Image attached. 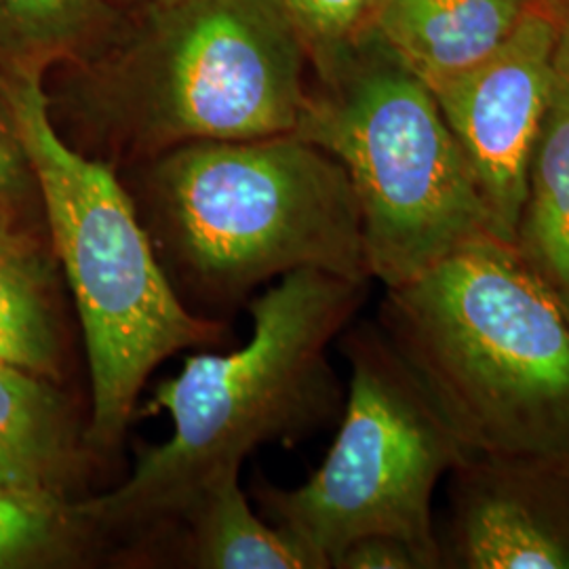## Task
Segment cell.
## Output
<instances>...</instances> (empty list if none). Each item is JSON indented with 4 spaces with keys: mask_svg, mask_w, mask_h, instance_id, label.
Here are the masks:
<instances>
[{
    "mask_svg": "<svg viewBox=\"0 0 569 569\" xmlns=\"http://www.w3.org/2000/svg\"><path fill=\"white\" fill-rule=\"evenodd\" d=\"M98 540L60 491L0 486V569L74 557Z\"/></svg>",
    "mask_w": 569,
    "mask_h": 569,
    "instance_id": "16",
    "label": "cell"
},
{
    "mask_svg": "<svg viewBox=\"0 0 569 569\" xmlns=\"http://www.w3.org/2000/svg\"><path fill=\"white\" fill-rule=\"evenodd\" d=\"M317 68L293 136L345 167L371 279L397 287L496 239L435 96L373 28Z\"/></svg>",
    "mask_w": 569,
    "mask_h": 569,
    "instance_id": "5",
    "label": "cell"
},
{
    "mask_svg": "<svg viewBox=\"0 0 569 569\" xmlns=\"http://www.w3.org/2000/svg\"><path fill=\"white\" fill-rule=\"evenodd\" d=\"M315 63L333 58L373 28L380 0H277Z\"/></svg>",
    "mask_w": 569,
    "mask_h": 569,
    "instance_id": "17",
    "label": "cell"
},
{
    "mask_svg": "<svg viewBox=\"0 0 569 569\" xmlns=\"http://www.w3.org/2000/svg\"><path fill=\"white\" fill-rule=\"evenodd\" d=\"M557 37L559 20L536 2L488 60L428 87L502 243L512 244L529 163L557 82Z\"/></svg>",
    "mask_w": 569,
    "mask_h": 569,
    "instance_id": "8",
    "label": "cell"
},
{
    "mask_svg": "<svg viewBox=\"0 0 569 569\" xmlns=\"http://www.w3.org/2000/svg\"><path fill=\"white\" fill-rule=\"evenodd\" d=\"M63 342L53 272L28 232L0 237V366L56 380Z\"/></svg>",
    "mask_w": 569,
    "mask_h": 569,
    "instance_id": "14",
    "label": "cell"
},
{
    "mask_svg": "<svg viewBox=\"0 0 569 569\" xmlns=\"http://www.w3.org/2000/svg\"><path fill=\"white\" fill-rule=\"evenodd\" d=\"M39 190L16 129L9 102L0 89V237L28 232L23 220Z\"/></svg>",
    "mask_w": 569,
    "mask_h": 569,
    "instance_id": "18",
    "label": "cell"
},
{
    "mask_svg": "<svg viewBox=\"0 0 569 569\" xmlns=\"http://www.w3.org/2000/svg\"><path fill=\"white\" fill-rule=\"evenodd\" d=\"M306 47L277 0H163L96 100L110 138L138 152L296 131Z\"/></svg>",
    "mask_w": 569,
    "mask_h": 569,
    "instance_id": "6",
    "label": "cell"
},
{
    "mask_svg": "<svg viewBox=\"0 0 569 569\" xmlns=\"http://www.w3.org/2000/svg\"><path fill=\"white\" fill-rule=\"evenodd\" d=\"M110 18L106 0H0V77L77 58Z\"/></svg>",
    "mask_w": 569,
    "mask_h": 569,
    "instance_id": "15",
    "label": "cell"
},
{
    "mask_svg": "<svg viewBox=\"0 0 569 569\" xmlns=\"http://www.w3.org/2000/svg\"><path fill=\"white\" fill-rule=\"evenodd\" d=\"M555 68H557V74L569 84V11L563 20H559Z\"/></svg>",
    "mask_w": 569,
    "mask_h": 569,
    "instance_id": "20",
    "label": "cell"
},
{
    "mask_svg": "<svg viewBox=\"0 0 569 569\" xmlns=\"http://www.w3.org/2000/svg\"><path fill=\"white\" fill-rule=\"evenodd\" d=\"M382 331L467 458L569 468V312L496 239L388 287Z\"/></svg>",
    "mask_w": 569,
    "mask_h": 569,
    "instance_id": "1",
    "label": "cell"
},
{
    "mask_svg": "<svg viewBox=\"0 0 569 569\" xmlns=\"http://www.w3.org/2000/svg\"><path fill=\"white\" fill-rule=\"evenodd\" d=\"M367 281L293 270L251 305L247 345L188 357L159 385L148 409L171 418V435L138 451L129 479L77 502L106 538L182 519L211 477L241 467L268 441H289L323 422L338 403L327 348L363 302Z\"/></svg>",
    "mask_w": 569,
    "mask_h": 569,
    "instance_id": "2",
    "label": "cell"
},
{
    "mask_svg": "<svg viewBox=\"0 0 569 569\" xmlns=\"http://www.w3.org/2000/svg\"><path fill=\"white\" fill-rule=\"evenodd\" d=\"M512 251L569 312V84L557 74L529 163Z\"/></svg>",
    "mask_w": 569,
    "mask_h": 569,
    "instance_id": "11",
    "label": "cell"
},
{
    "mask_svg": "<svg viewBox=\"0 0 569 569\" xmlns=\"http://www.w3.org/2000/svg\"><path fill=\"white\" fill-rule=\"evenodd\" d=\"M346 355L350 392L326 462L300 488L264 489L266 515L327 568L366 536L397 538L422 569L441 568L432 496L467 456L382 329H355Z\"/></svg>",
    "mask_w": 569,
    "mask_h": 569,
    "instance_id": "7",
    "label": "cell"
},
{
    "mask_svg": "<svg viewBox=\"0 0 569 569\" xmlns=\"http://www.w3.org/2000/svg\"><path fill=\"white\" fill-rule=\"evenodd\" d=\"M340 569H422L418 555L390 536H366L350 542L333 561Z\"/></svg>",
    "mask_w": 569,
    "mask_h": 569,
    "instance_id": "19",
    "label": "cell"
},
{
    "mask_svg": "<svg viewBox=\"0 0 569 569\" xmlns=\"http://www.w3.org/2000/svg\"><path fill=\"white\" fill-rule=\"evenodd\" d=\"M545 2H563V0H545Z\"/></svg>",
    "mask_w": 569,
    "mask_h": 569,
    "instance_id": "21",
    "label": "cell"
},
{
    "mask_svg": "<svg viewBox=\"0 0 569 569\" xmlns=\"http://www.w3.org/2000/svg\"><path fill=\"white\" fill-rule=\"evenodd\" d=\"M0 89L81 317L91 378L84 443L110 453L124 439L148 376L180 350L216 342L222 326L180 300L114 171L58 133L42 74L0 77Z\"/></svg>",
    "mask_w": 569,
    "mask_h": 569,
    "instance_id": "3",
    "label": "cell"
},
{
    "mask_svg": "<svg viewBox=\"0 0 569 569\" xmlns=\"http://www.w3.org/2000/svg\"><path fill=\"white\" fill-rule=\"evenodd\" d=\"M533 0H380L373 30L432 87L488 60L509 41Z\"/></svg>",
    "mask_w": 569,
    "mask_h": 569,
    "instance_id": "10",
    "label": "cell"
},
{
    "mask_svg": "<svg viewBox=\"0 0 569 569\" xmlns=\"http://www.w3.org/2000/svg\"><path fill=\"white\" fill-rule=\"evenodd\" d=\"M150 192L164 253L207 298L305 268L371 279L345 167L293 133L171 148Z\"/></svg>",
    "mask_w": 569,
    "mask_h": 569,
    "instance_id": "4",
    "label": "cell"
},
{
    "mask_svg": "<svg viewBox=\"0 0 569 569\" xmlns=\"http://www.w3.org/2000/svg\"><path fill=\"white\" fill-rule=\"evenodd\" d=\"M241 467L220 470L186 510L194 561L209 569H326L312 550L251 510L239 481Z\"/></svg>",
    "mask_w": 569,
    "mask_h": 569,
    "instance_id": "13",
    "label": "cell"
},
{
    "mask_svg": "<svg viewBox=\"0 0 569 569\" xmlns=\"http://www.w3.org/2000/svg\"><path fill=\"white\" fill-rule=\"evenodd\" d=\"M451 475L456 568L569 569V468L467 458Z\"/></svg>",
    "mask_w": 569,
    "mask_h": 569,
    "instance_id": "9",
    "label": "cell"
},
{
    "mask_svg": "<svg viewBox=\"0 0 569 569\" xmlns=\"http://www.w3.org/2000/svg\"><path fill=\"white\" fill-rule=\"evenodd\" d=\"M77 425L51 380L0 366V486L60 491L79 460Z\"/></svg>",
    "mask_w": 569,
    "mask_h": 569,
    "instance_id": "12",
    "label": "cell"
}]
</instances>
